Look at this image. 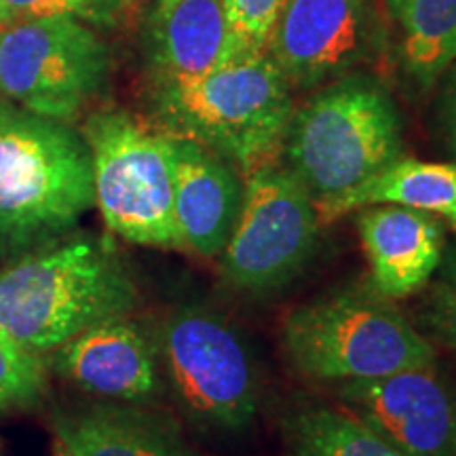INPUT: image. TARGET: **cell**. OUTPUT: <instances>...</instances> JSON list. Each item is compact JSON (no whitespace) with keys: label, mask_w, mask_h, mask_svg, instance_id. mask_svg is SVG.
I'll return each instance as SVG.
<instances>
[{"label":"cell","mask_w":456,"mask_h":456,"mask_svg":"<svg viewBox=\"0 0 456 456\" xmlns=\"http://www.w3.org/2000/svg\"><path fill=\"white\" fill-rule=\"evenodd\" d=\"M281 152L285 169L315 203L319 220L403 152L402 117L383 85L346 74L292 112Z\"/></svg>","instance_id":"277c9868"},{"label":"cell","mask_w":456,"mask_h":456,"mask_svg":"<svg viewBox=\"0 0 456 456\" xmlns=\"http://www.w3.org/2000/svg\"><path fill=\"white\" fill-rule=\"evenodd\" d=\"M106 45L72 17L17 20L0 32V94L38 117L70 121L104 87Z\"/></svg>","instance_id":"ba28073f"},{"label":"cell","mask_w":456,"mask_h":456,"mask_svg":"<svg viewBox=\"0 0 456 456\" xmlns=\"http://www.w3.org/2000/svg\"><path fill=\"white\" fill-rule=\"evenodd\" d=\"M232 47L224 0L159 4L151 26L152 89L178 87L212 72Z\"/></svg>","instance_id":"2e32d148"},{"label":"cell","mask_w":456,"mask_h":456,"mask_svg":"<svg viewBox=\"0 0 456 456\" xmlns=\"http://www.w3.org/2000/svg\"><path fill=\"white\" fill-rule=\"evenodd\" d=\"M0 102H4V95L3 94H0Z\"/></svg>","instance_id":"f1b7e54d"},{"label":"cell","mask_w":456,"mask_h":456,"mask_svg":"<svg viewBox=\"0 0 456 456\" xmlns=\"http://www.w3.org/2000/svg\"><path fill=\"white\" fill-rule=\"evenodd\" d=\"M448 83L444 91V129L450 151L456 159V61L448 68Z\"/></svg>","instance_id":"cb8c5ba5"},{"label":"cell","mask_w":456,"mask_h":456,"mask_svg":"<svg viewBox=\"0 0 456 456\" xmlns=\"http://www.w3.org/2000/svg\"><path fill=\"white\" fill-rule=\"evenodd\" d=\"M138 285L104 237L68 235L0 266V330L51 353L95 323L131 315Z\"/></svg>","instance_id":"6da1fadb"},{"label":"cell","mask_w":456,"mask_h":456,"mask_svg":"<svg viewBox=\"0 0 456 456\" xmlns=\"http://www.w3.org/2000/svg\"><path fill=\"white\" fill-rule=\"evenodd\" d=\"M283 0H224L232 43L265 49Z\"/></svg>","instance_id":"44dd1931"},{"label":"cell","mask_w":456,"mask_h":456,"mask_svg":"<svg viewBox=\"0 0 456 456\" xmlns=\"http://www.w3.org/2000/svg\"><path fill=\"white\" fill-rule=\"evenodd\" d=\"M281 345L300 374L322 383H359L436 366V346L370 288H346L296 306L281 323Z\"/></svg>","instance_id":"5b68a950"},{"label":"cell","mask_w":456,"mask_h":456,"mask_svg":"<svg viewBox=\"0 0 456 456\" xmlns=\"http://www.w3.org/2000/svg\"><path fill=\"white\" fill-rule=\"evenodd\" d=\"M372 205L419 209L446 220L456 231V163H429L399 157L366 184L334 203L322 216V224Z\"/></svg>","instance_id":"e0dca14e"},{"label":"cell","mask_w":456,"mask_h":456,"mask_svg":"<svg viewBox=\"0 0 456 456\" xmlns=\"http://www.w3.org/2000/svg\"><path fill=\"white\" fill-rule=\"evenodd\" d=\"M338 397L408 456H456V391L436 366L342 383Z\"/></svg>","instance_id":"8fae6325"},{"label":"cell","mask_w":456,"mask_h":456,"mask_svg":"<svg viewBox=\"0 0 456 456\" xmlns=\"http://www.w3.org/2000/svg\"><path fill=\"white\" fill-rule=\"evenodd\" d=\"M175 146V222L188 252L218 258L237 224L243 180L235 165L191 140Z\"/></svg>","instance_id":"5bb4252c"},{"label":"cell","mask_w":456,"mask_h":456,"mask_svg":"<svg viewBox=\"0 0 456 456\" xmlns=\"http://www.w3.org/2000/svg\"><path fill=\"white\" fill-rule=\"evenodd\" d=\"M169 3H175V0H161V4H169Z\"/></svg>","instance_id":"83f0119b"},{"label":"cell","mask_w":456,"mask_h":456,"mask_svg":"<svg viewBox=\"0 0 456 456\" xmlns=\"http://www.w3.org/2000/svg\"><path fill=\"white\" fill-rule=\"evenodd\" d=\"M374 43L372 0H283L266 53L289 87L346 77Z\"/></svg>","instance_id":"30bf717a"},{"label":"cell","mask_w":456,"mask_h":456,"mask_svg":"<svg viewBox=\"0 0 456 456\" xmlns=\"http://www.w3.org/2000/svg\"><path fill=\"white\" fill-rule=\"evenodd\" d=\"M402 28V64L416 87L431 89L456 61V0H389Z\"/></svg>","instance_id":"ac0fdd59"},{"label":"cell","mask_w":456,"mask_h":456,"mask_svg":"<svg viewBox=\"0 0 456 456\" xmlns=\"http://www.w3.org/2000/svg\"><path fill=\"white\" fill-rule=\"evenodd\" d=\"M288 456H408L346 408L305 406L283 420Z\"/></svg>","instance_id":"d6986e66"},{"label":"cell","mask_w":456,"mask_h":456,"mask_svg":"<svg viewBox=\"0 0 456 456\" xmlns=\"http://www.w3.org/2000/svg\"><path fill=\"white\" fill-rule=\"evenodd\" d=\"M292 87L266 49L232 43L212 72L152 89L159 129L216 152L245 174L281 151L292 118Z\"/></svg>","instance_id":"3957f363"},{"label":"cell","mask_w":456,"mask_h":456,"mask_svg":"<svg viewBox=\"0 0 456 456\" xmlns=\"http://www.w3.org/2000/svg\"><path fill=\"white\" fill-rule=\"evenodd\" d=\"M442 275H444V283L452 285L456 288V245L448 249V254H444L442 258Z\"/></svg>","instance_id":"d4e9b609"},{"label":"cell","mask_w":456,"mask_h":456,"mask_svg":"<svg viewBox=\"0 0 456 456\" xmlns=\"http://www.w3.org/2000/svg\"><path fill=\"white\" fill-rule=\"evenodd\" d=\"M51 353V368L89 395L148 403L163 391L157 340L129 315L95 323Z\"/></svg>","instance_id":"7c38bea8"},{"label":"cell","mask_w":456,"mask_h":456,"mask_svg":"<svg viewBox=\"0 0 456 456\" xmlns=\"http://www.w3.org/2000/svg\"><path fill=\"white\" fill-rule=\"evenodd\" d=\"M357 231L370 266V285L389 300L408 298L440 269L446 231L437 216L399 205L363 208Z\"/></svg>","instance_id":"4fadbf2b"},{"label":"cell","mask_w":456,"mask_h":456,"mask_svg":"<svg viewBox=\"0 0 456 456\" xmlns=\"http://www.w3.org/2000/svg\"><path fill=\"white\" fill-rule=\"evenodd\" d=\"M47 372L37 353L0 330V410L28 408L41 402Z\"/></svg>","instance_id":"ffe728a7"},{"label":"cell","mask_w":456,"mask_h":456,"mask_svg":"<svg viewBox=\"0 0 456 456\" xmlns=\"http://www.w3.org/2000/svg\"><path fill=\"white\" fill-rule=\"evenodd\" d=\"M319 212L285 167L265 163L248 171L237 224L222 249L220 275L243 292H269L298 275L319 237Z\"/></svg>","instance_id":"9c48e42d"},{"label":"cell","mask_w":456,"mask_h":456,"mask_svg":"<svg viewBox=\"0 0 456 456\" xmlns=\"http://www.w3.org/2000/svg\"><path fill=\"white\" fill-rule=\"evenodd\" d=\"M53 429L72 456H201L169 416L144 403H89L57 414Z\"/></svg>","instance_id":"9a60e30c"},{"label":"cell","mask_w":456,"mask_h":456,"mask_svg":"<svg viewBox=\"0 0 456 456\" xmlns=\"http://www.w3.org/2000/svg\"><path fill=\"white\" fill-rule=\"evenodd\" d=\"M53 456H72L68 450L64 448V444L61 442H55V448H53Z\"/></svg>","instance_id":"4316f807"},{"label":"cell","mask_w":456,"mask_h":456,"mask_svg":"<svg viewBox=\"0 0 456 456\" xmlns=\"http://www.w3.org/2000/svg\"><path fill=\"white\" fill-rule=\"evenodd\" d=\"M94 205L83 135L64 121L0 102V262L72 235Z\"/></svg>","instance_id":"7a4b0ae2"},{"label":"cell","mask_w":456,"mask_h":456,"mask_svg":"<svg viewBox=\"0 0 456 456\" xmlns=\"http://www.w3.org/2000/svg\"><path fill=\"white\" fill-rule=\"evenodd\" d=\"M83 138L108 231L144 248L184 249L174 208V138L125 110L91 114Z\"/></svg>","instance_id":"8992f818"},{"label":"cell","mask_w":456,"mask_h":456,"mask_svg":"<svg viewBox=\"0 0 456 456\" xmlns=\"http://www.w3.org/2000/svg\"><path fill=\"white\" fill-rule=\"evenodd\" d=\"M17 20L72 17L91 24H108L118 11V0H4Z\"/></svg>","instance_id":"7402d4cb"},{"label":"cell","mask_w":456,"mask_h":456,"mask_svg":"<svg viewBox=\"0 0 456 456\" xmlns=\"http://www.w3.org/2000/svg\"><path fill=\"white\" fill-rule=\"evenodd\" d=\"M420 319L437 340L456 353V288L444 281L433 285L420 305Z\"/></svg>","instance_id":"603a6c76"},{"label":"cell","mask_w":456,"mask_h":456,"mask_svg":"<svg viewBox=\"0 0 456 456\" xmlns=\"http://www.w3.org/2000/svg\"><path fill=\"white\" fill-rule=\"evenodd\" d=\"M13 21H15L13 13H11L7 4H4V0H0V32L7 30V28L13 24Z\"/></svg>","instance_id":"484cf974"},{"label":"cell","mask_w":456,"mask_h":456,"mask_svg":"<svg viewBox=\"0 0 456 456\" xmlns=\"http://www.w3.org/2000/svg\"><path fill=\"white\" fill-rule=\"evenodd\" d=\"M165 379L188 420L241 433L260 408V374L239 330L209 306L186 305L165 319L157 338Z\"/></svg>","instance_id":"52a82bcc"}]
</instances>
